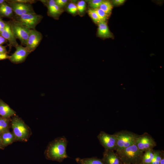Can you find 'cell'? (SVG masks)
<instances>
[{"label":"cell","mask_w":164,"mask_h":164,"mask_svg":"<svg viewBox=\"0 0 164 164\" xmlns=\"http://www.w3.org/2000/svg\"><path fill=\"white\" fill-rule=\"evenodd\" d=\"M75 160L79 164H104L101 159L96 157L84 158H77Z\"/></svg>","instance_id":"19"},{"label":"cell","mask_w":164,"mask_h":164,"mask_svg":"<svg viewBox=\"0 0 164 164\" xmlns=\"http://www.w3.org/2000/svg\"><path fill=\"white\" fill-rule=\"evenodd\" d=\"M103 0H92L89 1L88 5L92 9H95L99 8Z\"/></svg>","instance_id":"26"},{"label":"cell","mask_w":164,"mask_h":164,"mask_svg":"<svg viewBox=\"0 0 164 164\" xmlns=\"http://www.w3.org/2000/svg\"><path fill=\"white\" fill-rule=\"evenodd\" d=\"M0 136L1 140V143L5 146H6L12 143L15 138L13 133L7 130L2 133Z\"/></svg>","instance_id":"18"},{"label":"cell","mask_w":164,"mask_h":164,"mask_svg":"<svg viewBox=\"0 0 164 164\" xmlns=\"http://www.w3.org/2000/svg\"><path fill=\"white\" fill-rule=\"evenodd\" d=\"M87 12L94 23L98 24L100 21L98 15L95 9H89Z\"/></svg>","instance_id":"22"},{"label":"cell","mask_w":164,"mask_h":164,"mask_svg":"<svg viewBox=\"0 0 164 164\" xmlns=\"http://www.w3.org/2000/svg\"><path fill=\"white\" fill-rule=\"evenodd\" d=\"M97 137L104 149L115 151L116 140L114 134H109L104 131H101Z\"/></svg>","instance_id":"8"},{"label":"cell","mask_w":164,"mask_h":164,"mask_svg":"<svg viewBox=\"0 0 164 164\" xmlns=\"http://www.w3.org/2000/svg\"><path fill=\"white\" fill-rule=\"evenodd\" d=\"M67 10L71 14H75L77 11V5L72 2L70 3L67 6Z\"/></svg>","instance_id":"28"},{"label":"cell","mask_w":164,"mask_h":164,"mask_svg":"<svg viewBox=\"0 0 164 164\" xmlns=\"http://www.w3.org/2000/svg\"><path fill=\"white\" fill-rule=\"evenodd\" d=\"M115 152L124 164H140L143 152L140 151L135 143Z\"/></svg>","instance_id":"2"},{"label":"cell","mask_w":164,"mask_h":164,"mask_svg":"<svg viewBox=\"0 0 164 164\" xmlns=\"http://www.w3.org/2000/svg\"><path fill=\"white\" fill-rule=\"evenodd\" d=\"M9 57L7 53H0V60L9 59Z\"/></svg>","instance_id":"32"},{"label":"cell","mask_w":164,"mask_h":164,"mask_svg":"<svg viewBox=\"0 0 164 164\" xmlns=\"http://www.w3.org/2000/svg\"><path fill=\"white\" fill-rule=\"evenodd\" d=\"M6 22L4 21L0 17V33L4 30Z\"/></svg>","instance_id":"31"},{"label":"cell","mask_w":164,"mask_h":164,"mask_svg":"<svg viewBox=\"0 0 164 164\" xmlns=\"http://www.w3.org/2000/svg\"><path fill=\"white\" fill-rule=\"evenodd\" d=\"M135 144L138 149L143 152L148 150L153 149L156 145L154 138L146 132L141 135H138Z\"/></svg>","instance_id":"6"},{"label":"cell","mask_w":164,"mask_h":164,"mask_svg":"<svg viewBox=\"0 0 164 164\" xmlns=\"http://www.w3.org/2000/svg\"><path fill=\"white\" fill-rule=\"evenodd\" d=\"M1 143V138L0 136V145Z\"/></svg>","instance_id":"38"},{"label":"cell","mask_w":164,"mask_h":164,"mask_svg":"<svg viewBox=\"0 0 164 164\" xmlns=\"http://www.w3.org/2000/svg\"><path fill=\"white\" fill-rule=\"evenodd\" d=\"M43 18L42 15L35 12L29 13L21 15H14L13 19L19 24L30 29H35L36 26Z\"/></svg>","instance_id":"4"},{"label":"cell","mask_w":164,"mask_h":164,"mask_svg":"<svg viewBox=\"0 0 164 164\" xmlns=\"http://www.w3.org/2000/svg\"><path fill=\"white\" fill-rule=\"evenodd\" d=\"M43 38V35L36 29H30L26 46L27 50L30 53L38 46Z\"/></svg>","instance_id":"10"},{"label":"cell","mask_w":164,"mask_h":164,"mask_svg":"<svg viewBox=\"0 0 164 164\" xmlns=\"http://www.w3.org/2000/svg\"><path fill=\"white\" fill-rule=\"evenodd\" d=\"M97 12L100 21L106 22L108 18L109 15L99 8L95 9Z\"/></svg>","instance_id":"23"},{"label":"cell","mask_w":164,"mask_h":164,"mask_svg":"<svg viewBox=\"0 0 164 164\" xmlns=\"http://www.w3.org/2000/svg\"><path fill=\"white\" fill-rule=\"evenodd\" d=\"M2 36L9 42L8 46L10 50L12 47H15L19 45L16 39L14 36L11 29L9 21L6 22L5 26L2 31L0 33Z\"/></svg>","instance_id":"13"},{"label":"cell","mask_w":164,"mask_h":164,"mask_svg":"<svg viewBox=\"0 0 164 164\" xmlns=\"http://www.w3.org/2000/svg\"><path fill=\"white\" fill-rule=\"evenodd\" d=\"M11 30L16 39L22 45L26 46L30 29L22 26L13 19L9 21Z\"/></svg>","instance_id":"5"},{"label":"cell","mask_w":164,"mask_h":164,"mask_svg":"<svg viewBox=\"0 0 164 164\" xmlns=\"http://www.w3.org/2000/svg\"><path fill=\"white\" fill-rule=\"evenodd\" d=\"M161 157L159 164H164V152L163 150H161Z\"/></svg>","instance_id":"36"},{"label":"cell","mask_w":164,"mask_h":164,"mask_svg":"<svg viewBox=\"0 0 164 164\" xmlns=\"http://www.w3.org/2000/svg\"><path fill=\"white\" fill-rule=\"evenodd\" d=\"M161 154V150H154V157L150 164H159Z\"/></svg>","instance_id":"25"},{"label":"cell","mask_w":164,"mask_h":164,"mask_svg":"<svg viewBox=\"0 0 164 164\" xmlns=\"http://www.w3.org/2000/svg\"><path fill=\"white\" fill-rule=\"evenodd\" d=\"M77 11L80 13H83L85 10L86 4L85 2L83 0L80 1L77 5Z\"/></svg>","instance_id":"27"},{"label":"cell","mask_w":164,"mask_h":164,"mask_svg":"<svg viewBox=\"0 0 164 164\" xmlns=\"http://www.w3.org/2000/svg\"><path fill=\"white\" fill-rule=\"evenodd\" d=\"M125 1V0H114L113 1V3L114 5L118 6L123 4Z\"/></svg>","instance_id":"33"},{"label":"cell","mask_w":164,"mask_h":164,"mask_svg":"<svg viewBox=\"0 0 164 164\" xmlns=\"http://www.w3.org/2000/svg\"><path fill=\"white\" fill-rule=\"evenodd\" d=\"M55 1L56 4L61 9L66 5L68 1L67 0H55Z\"/></svg>","instance_id":"29"},{"label":"cell","mask_w":164,"mask_h":164,"mask_svg":"<svg viewBox=\"0 0 164 164\" xmlns=\"http://www.w3.org/2000/svg\"><path fill=\"white\" fill-rule=\"evenodd\" d=\"M104 164H122L118 155L114 151L104 149L101 159Z\"/></svg>","instance_id":"14"},{"label":"cell","mask_w":164,"mask_h":164,"mask_svg":"<svg viewBox=\"0 0 164 164\" xmlns=\"http://www.w3.org/2000/svg\"><path fill=\"white\" fill-rule=\"evenodd\" d=\"M47 8L48 15L54 19H57L63 10L56 4L55 0H39Z\"/></svg>","instance_id":"12"},{"label":"cell","mask_w":164,"mask_h":164,"mask_svg":"<svg viewBox=\"0 0 164 164\" xmlns=\"http://www.w3.org/2000/svg\"><path fill=\"white\" fill-rule=\"evenodd\" d=\"M154 150L151 149L144 152L142 156L140 164H150L154 157Z\"/></svg>","instance_id":"20"},{"label":"cell","mask_w":164,"mask_h":164,"mask_svg":"<svg viewBox=\"0 0 164 164\" xmlns=\"http://www.w3.org/2000/svg\"><path fill=\"white\" fill-rule=\"evenodd\" d=\"M67 143L68 141L64 136L59 137L53 141L46 150V158L60 162L69 157L66 152Z\"/></svg>","instance_id":"1"},{"label":"cell","mask_w":164,"mask_h":164,"mask_svg":"<svg viewBox=\"0 0 164 164\" xmlns=\"http://www.w3.org/2000/svg\"><path fill=\"white\" fill-rule=\"evenodd\" d=\"M8 120L4 118H0V133L7 130L8 126Z\"/></svg>","instance_id":"24"},{"label":"cell","mask_w":164,"mask_h":164,"mask_svg":"<svg viewBox=\"0 0 164 164\" xmlns=\"http://www.w3.org/2000/svg\"><path fill=\"white\" fill-rule=\"evenodd\" d=\"M14 2L32 4L36 3L37 0H12Z\"/></svg>","instance_id":"30"},{"label":"cell","mask_w":164,"mask_h":164,"mask_svg":"<svg viewBox=\"0 0 164 164\" xmlns=\"http://www.w3.org/2000/svg\"><path fill=\"white\" fill-rule=\"evenodd\" d=\"M12 126L13 134L18 140L26 139L29 134L28 129L24 122L20 118L15 117L12 121Z\"/></svg>","instance_id":"7"},{"label":"cell","mask_w":164,"mask_h":164,"mask_svg":"<svg viewBox=\"0 0 164 164\" xmlns=\"http://www.w3.org/2000/svg\"><path fill=\"white\" fill-rule=\"evenodd\" d=\"M113 5L109 1L104 0L100 5L99 8L109 15L111 13Z\"/></svg>","instance_id":"21"},{"label":"cell","mask_w":164,"mask_h":164,"mask_svg":"<svg viewBox=\"0 0 164 164\" xmlns=\"http://www.w3.org/2000/svg\"><path fill=\"white\" fill-rule=\"evenodd\" d=\"M15 15L13 11L8 4L5 2L0 5V17L13 19Z\"/></svg>","instance_id":"16"},{"label":"cell","mask_w":164,"mask_h":164,"mask_svg":"<svg viewBox=\"0 0 164 164\" xmlns=\"http://www.w3.org/2000/svg\"><path fill=\"white\" fill-rule=\"evenodd\" d=\"M15 112L7 104L0 100V115L2 118H7L14 115Z\"/></svg>","instance_id":"17"},{"label":"cell","mask_w":164,"mask_h":164,"mask_svg":"<svg viewBox=\"0 0 164 164\" xmlns=\"http://www.w3.org/2000/svg\"><path fill=\"white\" fill-rule=\"evenodd\" d=\"M16 50L11 56L9 59L12 63L18 64L24 62L30 53L27 50L26 47L19 45L15 47Z\"/></svg>","instance_id":"11"},{"label":"cell","mask_w":164,"mask_h":164,"mask_svg":"<svg viewBox=\"0 0 164 164\" xmlns=\"http://www.w3.org/2000/svg\"><path fill=\"white\" fill-rule=\"evenodd\" d=\"M122 164H123V163H122Z\"/></svg>","instance_id":"39"},{"label":"cell","mask_w":164,"mask_h":164,"mask_svg":"<svg viewBox=\"0 0 164 164\" xmlns=\"http://www.w3.org/2000/svg\"><path fill=\"white\" fill-rule=\"evenodd\" d=\"M7 46L0 45V53H7L6 47Z\"/></svg>","instance_id":"35"},{"label":"cell","mask_w":164,"mask_h":164,"mask_svg":"<svg viewBox=\"0 0 164 164\" xmlns=\"http://www.w3.org/2000/svg\"><path fill=\"white\" fill-rule=\"evenodd\" d=\"M116 138L115 151L123 149L135 143L138 135L126 130H121L114 134Z\"/></svg>","instance_id":"3"},{"label":"cell","mask_w":164,"mask_h":164,"mask_svg":"<svg viewBox=\"0 0 164 164\" xmlns=\"http://www.w3.org/2000/svg\"><path fill=\"white\" fill-rule=\"evenodd\" d=\"M8 41L2 36L0 35V45L7 43Z\"/></svg>","instance_id":"34"},{"label":"cell","mask_w":164,"mask_h":164,"mask_svg":"<svg viewBox=\"0 0 164 164\" xmlns=\"http://www.w3.org/2000/svg\"><path fill=\"white\" fill-rule=\"evenodd\" d=\"M12 9L15 15H21L29 13L35 12L31 4L6 0Z\"/></svg>","instance_id":"9"},{"label":"cell","mask_w":164,"mask_h":164,"mask_svg":"<svg viewBox=\"0 0 164 164\" xmlns=\"http://www.w3.org/2000/svg\"><path fill=\"white\" fill-rule=\"evenodd\" d=\"M6 2V0H0V5Z\"/></svg>","instance_id":"37"},{"label":"cell","mask_w":164,"mask_h":164,"mask_svg":"<svg viewBox=\"0 0 164 164\" xmlns=\"http://www.w3.org/2000/svg\"><path fill=\"white\" fill-rule=\"evenodd\" d=\"M97 35L104 38H113V35L110 31L106 22L100 21L98 24Z\"/></svg>","instance_id":"15"}]
</instances>
